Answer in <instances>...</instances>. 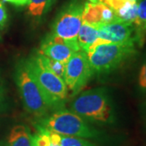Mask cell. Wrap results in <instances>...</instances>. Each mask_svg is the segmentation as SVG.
I'll return each mask as SVG.
<instances>
[{
	"label": "cell",
	"instance_id": "1",
	"mask_svg": "<svg viewBox=\"0 0 146 146\" xmlns=\"http://www.w3.org/2000/svg\"><path fill=\"white\" fill-rule=\"evenodd\" d=\"M71 110L90 123H113L115 113L107 89L97 88L80 94L70 105Z\"/></svg>",
	"mask_w": 146,
	"mask_h": 146
},
{
	"label": "cell",
	"instance_id": "2",
	"mask_svg": "<svg viewBox=\"0 0 146 146\" xmlns=\"http://www.w3.org/2000/svg\"><path fill=\"white\" fill-rule=\"evenodd\" d=\"M136 53L134 44L113 43L98 38L87 55L94 74L107 75L119 68Z\"/></svg>",
	"mask_w": 146,
	"mask_h": 146
},
{
	"label": "cell",
	"instance_id": "3",
	"mask_svg": "<svg viewBox=\"0 0 146 146\" xmlns=\"http://www.w3.org/2000/svg\"><path fill=\"white\" fill-rule=\"evenodd\" d=\"M27 62L50 109H61L68 98V90L63 79L47 67L40 53L27 59Z\"/></svg>",
	"mask_w": 146,
	"mask_h": 146
},
{
	"label": "cell",
	"instance_id": "4",
	"mask_svg": "<svg viewBox=\"0 0 146 146\" xmlns=\"http://www.w3.org/2000/svg\"><path fill=\"white\" fill-rule=\"evenodd\" d=\"M15 80L25 109L31 115L38 118L47 115L50 109L44 94L31 72L27 60H21L17 64Z\"/></svg>",
	"mask_w": 146,
	"mask_h": 146
},
{
	"label": "cell",
	"instance_id": "5",
	"mask_svg": "<svg viewBox=\"0 0 146 146\" xmlns=\"http://www.w3.org/2000/svg\"><path fill=\"white\" fill-rule=\"evenodd\" d=\"M37 125L63 136L97 138L100 135L98 131L89 125L81 117L63 108L41 118Z\"/></svg>",
	"mask_w": 146,
	"mask_h": 146
},
{
	"label": "cell",
	"instance_id": "6",
	"mask_svg": "<svg viewBox=\"0 0 146 146\" xmlns=\"http://www.w3.org/2000/svg\"><path fill=\"white\" fill-rule=\"evenodd\" d=\"M83 9L84 4L79 2L66 6L54 21L50 33L68 42L78 43L77 36L82 25Z\"/></svg>",
	"mask_w": 146,
	"mask_h": 146
},
{
	"label": "cell",
	"instance_id": "7",
	"mask_svg": "<svg viewBox=\"0 0 146 146\" xmlns=\"http://www.w3.org/2000/svg\"><path fill=\"white\" fill-rule=\"evenodd\" d=\"M94 72L90 67L87 53H74L66 64L63 80L72 94H77L89 82Z\"/></svg>",
	"mask_w": 146,
	"mask_h": 146
},
{
	"label": "cell",
	"instance_id": "8",
	"mask_svg": "<svg viewBox=\"0 0 146 146\" xmlns=\"http://www.w3.org/2000/svg\"><path fill=\"white\" fill-rule=\"evenodd\" d=\"M97 29L99 38L108 42L135 45L140 38L134 24L127 23L119 19L98 25Z\"/></svg>",
	"mask_w": 146,
	"mask_h": 146
},
{
	"label": "cell",
	"instance_id": "9",
	"mask_svg": "<svg viewBox=\"0 0 146 146\" xmlns=\"http://www.w3.org/2000/svg\"><path fill=\"white\" fill-rule=\"evenodd\" d=\"M80 50L78 43L66 41L49 33L42 41L40 54L58 62L67 63L74 53Z\"/></svg>",
	"mask_w": 146,
	"mask_h": 146
},
{
	"label": "cell",
	"instance_id": "10",
	"mask_svg": "<svg viewBox=\"0 0 146 146\" xmlns=\"http://www.w3.org/2000/svg\"><path fill=\"white\" fill-rule=\"evenodd\" d=\"M4 146H35L34 136L29 127L16 125L11 131L7 142Z\"/></svg>",
	"mask_w": 146,
	"mask_h": 146
},
{
	"label": "cell",
	"instance_id": "11",
	"mask_svg": "<svg viewBox=\"0 0 146 146\" xmlns=\"http://www.w3.org/2000/svg\"><path fill=\"white\" fill-rule=\"evenodd\" d=\"M106 4L98 3H85L84 4L82 13V23H85L93 26L103 25V10Z\"/></svg>",
	"mask_w": 146,
	"mask_h": 146
},
{
	"label": "cell",
	"instance_id": "12",
	"mask_svg": "<svg viewBox=\"0 0 146 146\" xmlns=\"http://www.w3.org/2000/svg\"><path fill=\"white\" fill-rule=\"evenodd\" d=\"M99 38L97 27L82 23L77 36V42L81 50L88 52L89 48Z\"/></svg>",
	"mask_w": 146,
	"mask_h": 146
},
{
	"label": "cell",
	"instance_id": "13",
	"mask_svg": "<svg viewBox=\"0 0 146 146\" xmlns=\"http://www.w3.org/2000/svg\"><path fill=\"white\" fill-rule=\"evenodd\" d=\"M50 136L53 145H59L60 146H97L91 141L85 140V138L63 136L50 131Z\"/></svg>",
	"mask_w": 146,
	"mask_h": 146
},
{
	"label": "cell",
	"instance_id": "14",
	"mask_svg": "<svg viewBox=\"0 0 146 146\" xmlns=\"http://www.w3.org/2000/svg\"><path fill=\"white\" fill-rule=\"evenodd\" d=\"M115 14L121 21L135 25L137 20V4L136 3L127 2L116 11Z\"/></svg>",
	"mask_w": 146,
	"mask_h": 146
},
{
	"label": "cell",
	"instance_id": "15",
	"mask_svg": "<svg viewBox=\"0 0 146 146\" xmlns=\"http://www.w3.org/2000/svg\"><path fill=\"white\" fill-rule=\"evenodd\" d=\"M54 0H29L28 11L34 18H41L52 6Z\"/></svg>",
	"mask_w": 146,
	"mask_h": 146
},
{
	"label": "cell",
	"instance_id": "16",
	"mask_svg": "<svg viewBox=\"0 0 146 146\" xmlns=\"http://www.w3.org/2000/svg\"><path fill=\"white\" fill-rule=\"evenodd\" d=\"M43 57H44V60H45V63L47 65V67L50 68L55 75H57L58 76L63 79L67 63L58 62L56 60H53L51 58H49L44 55H43Z\"/></svg>",
	"mask_w": 146,
	"mask_h": 146
},
{
	"label": "cell",
	"instance_id": "17",
	"mask_svg": "<svg viewBox=\"0 0 146 146\" xmlns=\"http://www.w3.org/2000/svg\"><path fill=\"white\" fill-rule=\"evenodd\" d=\"M137 20L135 25L146 29V0H136Z\"/></svg>",
	"mask_w": 146,
	"mask_h": 146
},
{
	"label": "cell",
	"instance_id": "18",
	"mask_svg": "<svg viewBox=\"0 0 146 146\" xmlns=\"http://www.w3.org/2000/svg\"><path fill=\"white\" fill-rule=\"evenodd\" d=\"M138 85L141 91L146 94V56L141 64V70L139 72Z\"/></svg>",
	"mask_w": 146,
	"mask_h": 146
},
{
	"label": "cell",
	"instance_id": "19",
	"mask_svg": "<svg viewBox=\"0 0 146 146\" xmlns=\"http://www.w3.org/2000/svg\"><path fill=\"white\" fill-rule=\"evenodd\" d=\"M7 21V13L4 4L3 2L0 1V28L5 25L6 22Z\"/></svg>",
	"mask_w": 146,
	"mask_h": 146
},
{
	"label": "cell",
	"instance_id": "20",
	"mask_svg": "<svg viewBox=\"0 0 146 146\" xmlns=\"http://www.w3.org/2000/svg\"><path fill=\"white\" fill-rule=\"evenodd\" d=\"M3 1L10 3L11 4H14L16 6H25L29 2V0H3Z\"/></svg>",
	"mask_w": 146,
	"mask_h": 146
},
{
	"label": "cell",
	"instance_id": "21",
	"mask_svg": "<svg viewBox=\"0 0 146 146\" xmlns=\"http://www.w3.org/2000/svg\"><path fill=\"white\" fill-rule=\"evenodd\" d=\"M123 3H127V2H131V3H136V0H120Z\"/></svg>",
	"mask_w": 146,
	"mask_h": 146
},
{
	"label": "cell",
	"instance_id": "22",
	"mask_svg": "<svg viewBox=\"0 0 146 146\" xmlns=\"http://www.w3.org/2000/svg\"><path fill=\"white\" fill-rule=\"evenodd\" d=\"M2 102V92H1V89H0V104Z\"/></svg>",
	"mask_w": 146,
	"mask_h": 146
},
{
	"label": "cell",
	"instance_id": "23",
	"mask_svg": "<svg viewBox=\"0 0 146 146\" xmlns=\"http://www.w3.org/2000/svg\"><path fill=\"white\" fill-rule=\"evenodd\" d=\"M52 146H60L59 145H53Z\"/></svg>",
	"mask_w": 146,
	"mask_h": 146
},
{
	"label": "cell",
	"instance_id": "24",
	"mask_svg": "<svg viewBox=\"0 0 146 146\" xmlns=\"http://www.w3.org/2000/svg\"><path fill=\"white\" fill-rule=\"evenodd\" d=\"M145 107H146V106H145Z\"/></svg>",
	"mask_w": 146,
	"mask_h": 146
}]
</instances>
